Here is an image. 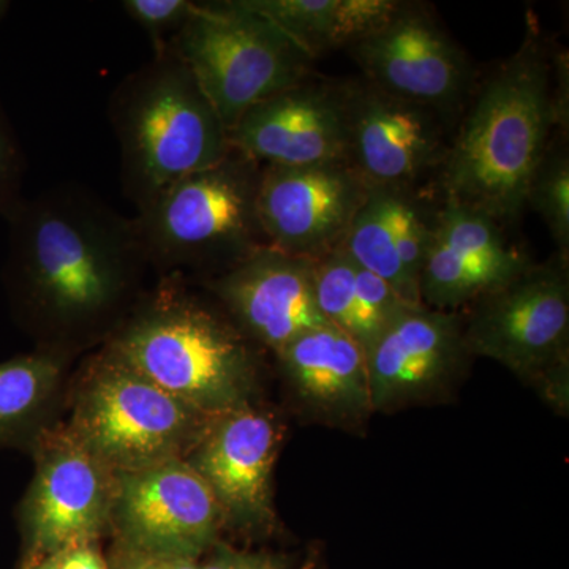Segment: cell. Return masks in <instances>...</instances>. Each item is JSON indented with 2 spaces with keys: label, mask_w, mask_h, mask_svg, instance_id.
<instances>
[{
  "label": "cell",
  "mask_w": 569,
  "mask_h": 569,
  "mask_svg": "<svg viewBox=\"0 0 569 569\" xmlns=\"http://www.w3.org/2000/svg\"><path fill=\"white\" fill-rule=\"evenodd\" d=\"M3 219L14 298L56 335L102 326L148 264L133 220L73 183L22 197Z\"/></svg>",
  "instance_id": "obj_1"
},
{
  "label": "cell",
  "mask_w": 569,
  "mask_h": 569,
  "mask_svg": "<svg viewBox=\"0 0 569 569\" xmlns=\"http://www.w3.org/2000/svg\"><path fill=\"white\" fill-rule=\"evenodd\" d=\"M552 58L537 32L481 86L458 137L441 160L445 201L512 222L556 126H568V104L553 84Z\"/></svg>",
  "instance_id": "obj_2"
},
{
  "label": "cell",
  "mask_w": 569,
  "mask_h": 569,
  "mask_svg": "<svg viewBox=\"0 0 569 569\" xmlns=\"http://www.w3.org/2000/svg\"><path fill=\"white\" fill-rule=\"evenodd\" d=\"M110 119L123 192L137 211L233 151L216 108L170 48L123 78L111 96Z\"/></svg>",
  "instance_id": "obj_3"
},
{
  "label": "cell",
  "mask_w": 569,
  "mask_h": 569,
  "mask_svg": "<svg viewBox=\"0 0 569 569\" xmlns=\"http://www.w3.org/2000/svg\"><path fill=\"white\" fill-rule=\"evenodd\" d=\"M108 350L206 417L247 406L254 370L244 335L173 287L116 331Z\"/></svg>",
  "instance_id": "obj_4"
},
{
  "label": "cell",
  "mask_w": 569,
  "mask_h": 569,
  "mask_svg": "<svg viewBox=\"0 0 569 569\" xmlns=\"http://www.w3.org/2000/svg\"><path fill=\"white\" fill-rule=\"evenodd\" d=\"M261 164L231 151L138 209L133 227L148 263L220 276L269 247L258 220Z\"/></svg>",
  "instance_id": "obj_5"
},
{
  "label": "cell",
  "mask_w": 569,
  "mask_h": 569,
  "mask_svg": "<svg viewBox=\"0 0 569 569\" xmlns=\"http://www.w3.org/2000/svg\"><path fill=\"white\" fill-rule=\"evenodd\" d=\"M228 133L254 104L310 77L313 58L246 0L194 2L171 40Z\"/></svg>",
  "instance_id": "obj_6"
},
{
  "label": "cell",
  "mask_w": 569,
  "mask_h": 569,
  "mask_svg": "<svg viewBox=\"0 0 569 569\" xmlns=\"http://www.w3.org/2000/svg\"><path fill=\"white\" fill-rule=\"evenodd\" d=\"M213 419L156 387L110 350L97 359L78 399L73 436L119 473L179 459Z\"/></svg>",
  "instance_id": "obj_7"
},
{
  "label": "cell",
  "mask_w": 569,
  "mask_h": 569,
  "mask_svg": "<svg viewBox=\"0 0 569 569\" xmlns=\"http://www.w3.org/2000/svg\"><path fill=\"white\" fill-rule=\"evenodd\" d=\"M568 339V261L557 253L482 296L463 316L468 353L550 389L567 387Z\"/></svg>",
  "instance_id": "obj_8"
},
{
  "label": "cell",
  "mask_w": 569,
  "mask_h": 569,
  "mask_svg": "<svg viewBox=\"0 0 569 569\" xmlns=\"http://www.w3.org/2000/svg\"><path fill=\"white\" fill-rule=\"evenodd\" d=\"M369 187L346 162L261 167L257 211L266 242L317 261L342 244Z\"/></svg>",
  "instance_id": "obj_9"
},
{
  "label": "cell",
  "mask_w": 569,
  "mask_h": 569,
  "mask_svg": "<svg viewBox=\"0 0 569 569\" xmlns=\"http://www.w3.org/2000/svg\"><path fill=\"white\" fill-rule=\"evenodd\" d=\"M112 496L130 552L197 560L216 541L223 509L181 459L119 473Z\"/></svg>",
  "instance_id": "obj_10"
},
{
  "label": "cell",
  "mask_w": 569,
  "mask_h": 569,
  "mask_svg": "<svg viewBox=\"0 0 569 569\" xmlns=\"http://www.w3.org/2000/svg\"><path fill=\"white\" fill-rule=\"evenodd\" d=\"M350 51L369 84L430 111L451 110L470 84L458 43L413 3H400L383 28Z\"/></svg>",
  "instance_id": "obj_11"
},
{
  "label": "cell",
  "mask_w": 569,
  "mask_h": 569,
  "mask_svg": "<svg viewBox=\"0 0 569 569\" xmlns=\"http://www.w3.org/2000/svg\"><path fill=\"white\" fill-rule=\"evenodd\" d=\"M228 137L233 151L261 167L346 162L347 84L309 77L254 104Z\"/></svg>",
  "instance_id": "obj_12"
},
{
  "label": "cell",
  "mask_w": 569,
  "mask_h": 569,
  "mask_svg": "<svg viewBox=\"0 0 569 569\" xmlns=\"http://www.w3.org/2000/svg\"><path fill=\"white\" fill-rule=\"evenodd\" d=\"M347 88L346 162L369 189H410L441 163L447 149L433 111L369 82Z\"/></svg>",
  "instance_id": "obj_13"
},
{
  "label": "cell",
  "mask_w": 569,
  "mask_h": 569,
  "mask_svg": "<svg viewBox=\"0 0 569 569\" xmlns=\"http://www.w3.org/2000/svg\"><path fill=\"white\" fill-rule=\"evenodd\" d=\"M463 316L406 306L366 351L373 411L436 396L466 362Z\"/></svg>",
  "instance_id": "obj_14"
},
{
  "label": "cell",
  "mask_w": 569,
  "mask_h": 569,
  "mask_svg": "<svg viewBox=\"0 0 569 569\" xmlns=\"http://www.w3.org/2000/svg\"><path fill=\"white\" fill-rule=\"evenodd\" d=\"M211 288L236 328L276 353L296 337L329 325L317 305L313 261L272 247L213 277Z\"/></svg>",
  "instance_id": "obj_15"
},
{
  "label": "cell",
  "mask_w": 569,
  "mask_h": 569,
  "mask_svg": "<svg viewBox=\"0 0 569 569\" xmlns=\"http://www.w3.org/2000/svg\"><path fill=\"white\" fill-rule=\"evenodd\" d=\"M104 468L73 436L44 449L24 507L32 556L50 559L99 535L112 501Z\"/></svg>",
  "instance_id": "obj_16"
},
{
  "label": "cell",
  "mask_w": 569,
  "mask_h": 569,
  "mask_svg": "<svg viewBox=\"0 0 569 569\" xmlns=\"http://www.w3.org/2000/svg\"><path fill=\"white\" fill-rule=\"evenodd\" d=\"M280 441V426L263 411L246 406L213 419L192 467L208 482L223 515L244 526L271 522V477Z\"/></svg>",
  "instance_id": "obj_17"
},
{
  "label": "cell",
  "mask_w": 569,
  "mask_h": 569,
  "mask_svg": "<svg viewBox=\"0 0 569 569\" xmlns=\"http://www.w3.org/2000/svg\"><path fill=\"white\" fill-rule=\"evenodd\" d=\"M277 355L302 402L325 421L359 426L373 413L365 350L336 326L310 329Z\"/></svg>",
  "instance_id": "obj_18"
},
{
  "label": "cell",
  "mask_w": 569,
  "mask_h": 569,
  "mask_svg": "<svg viewBox=\"0 0 569 569\" xmlns=\"http://www.w3.org/2000/svg\"><path fill=\"white\" fill-rule=\"evenodd\" d=\"M317 59L355 47L383 28L399 10L397 0H246Z\"/></svg>",
  "instance_id": "obj_19"
},
{
  "label": "cell",
  "mask_w": 569,
  "mask_h": 569,
  "mask_svg": "<svg viewBox=\"0 0 569 569\" xmlns=\"http://www.w3.org/2000/svg\"><path fill=\"white\" fill-rule=\"evenodd\" d=\"M418 203L410 189H369L339 247L356 264L391 284L410 306H421V296L403 271L399 244L403 224Z\"/></svg>",
  "instance_id": "obj_20"
},
{
  "label": "cell",
  "mask_w": 569,
  "mask_h": 569,
  "mask_svg": "<svg viewBox=\"0 0 569 569\" xmlns=\"http://www.w3.org/2000/svg\"><path fill=\"white\" fill-rule=\"evenodd\" d=\"M58 377V359L48 353L0 362V438L10 436L37 413Z\"/></svg>",
  "instance_id": "obj_21"
},
{
  "label": "cell",
  "mask_w": 569,
  "mask_h": 569,
  "mask_svg": "<svg viewBox=\"0 0 569 569\" xmlns=\"http://www.w3.org/2000/svg\"><path fill=\"white\" fill-rule=\"evenodd\" d=\"M526 204H530L548 227L557 254L568 261L569 253V157L563 144L552 142L539 162Z\"/></svg>",
  "instance_id": "obj_22"
},
{
  "label": "cell",
  "mask_w": 569,
  "mask_h": 569,
  "mask_svg": "<svg viewBox=\"0 0 569 569\" xmlns=\"http://www.w3.org/2000/svg\"><path fill=\"white\" fill-rule=\"evenodd\" d=\"M313 284L321 316L353 339L356 263L342 249L313 261Z\"/></svg>",
  "instance_id": "obj_23"
},
{
  "label": "cell",
  "mask_w": 569,
  "mask_h": 569,
  "mask_svg": "<svg viewBox=\"0 0 569 569\" xmlns=\"http://www.w3.org/2000/svg\"><path fill=\"white\" fill-rule=\"evenodd\" d=\"M122 9L148 33L153 54L170 47L194 9L190 0H126Z\"/></svg>",
  "instance_id": "obj_24"
},
{
  "label": "cell",
  "mask_w": 569,
  "mask_h": 569,
  "mask_svg": "<svg viewBox=\"0 0 569 569\" xmlns=\"http://www.w3.org/2000/svg\"><path fill=\"white\" fill-rule=\"evenodd\" d=\"M24 173V153L0 104V216H6L21 200Z\"/></svg>",
  "instance_id": "obj_25"
},
{
  "label": "cell",
  "mask_w": 569,
  "mask_h": 569,
  "mask_svg": "<svg viewBox=\"0 0 569 569\" xmlns=\"http://www.w3.org/2000/svg\"><path fill=\"white\" fill-rule=\"evenodd\" d=\"M200 569H288L287 563L266 553L239 552L220 546Z\"/></svg>",
  "instance_id": "obj_26"
},
{
  "label": "cell",
  "mask_w": 569,
  "mask_h": 569,
  "mask_svg": "<svg viewBox=\"0 0 569 569\" xmlns=\"http://www.w3.org/2000/svg\"><path fill=\"white\" fill-rule=\"evenodd\" d=\"M54 569H104L103 560L91 546H77L50 557Z\"/></svg>",
  "instance_id": "obj_27"
},
{
  "label": "cell",
  "mask_w": 569,
  "mask_h": 569,
  "mask_svg": "<svg viewBox=\"0 0 569 569\" xmlns=\"http://www.w3.org/2000/svg\"><path fill=\"white\" fill-rule=\"evenodd\" d=\"M122 569H200L197 560L186 557L144 556V553H130L123 561Z\"/></svg>",
  "instance_id": "obj_28"
},
{
  "label": "cell",
  "mask_w": 569,
  "mask_h": 569,
  "mask_svg": "<svg viewBox=\"0 0 569 569\" xmlns=\"http://www.w3.org/2000/svg\"><path fill=\"white\" fill-rule=\"evenodd\" d=\"M10 2H7V0H0V21L3 20V17H6L7 11L10 10Z\"/></svg>",
  "instance_id": "obj_29"
},
{
  "label": "cell",
  "mask_w": 569,
  "mask_h": 569,
  "mask_svg": "<svg viewBox=\"0 0 569 569\" xmlns=\"http://www.w3.org/2000/svg\"><path fill=\"white\" fill-rule=\"evenodd\" d=\"M29 569H54V567H52L51 560L47 559V560L40 561V563L37 565V567L29 568Z\"/></svg>",
  "instance_id": "obj_30"
},
{
  "label": "cell",
  "mask_w": 569,
  "mask_h": 569,
  "mask_svg": "<svg viewBox=\"0 0 569 569\" xmlns=\"http://www.w3.org/2000/svg\"><path fill=\"white\" fill-rule=\"evenodd\" d=\"M312 568H313V561H307L305 567H302L301 569H312Z\"/></svg>",
  "instance_id": "obj_31"
}]
</instances>
